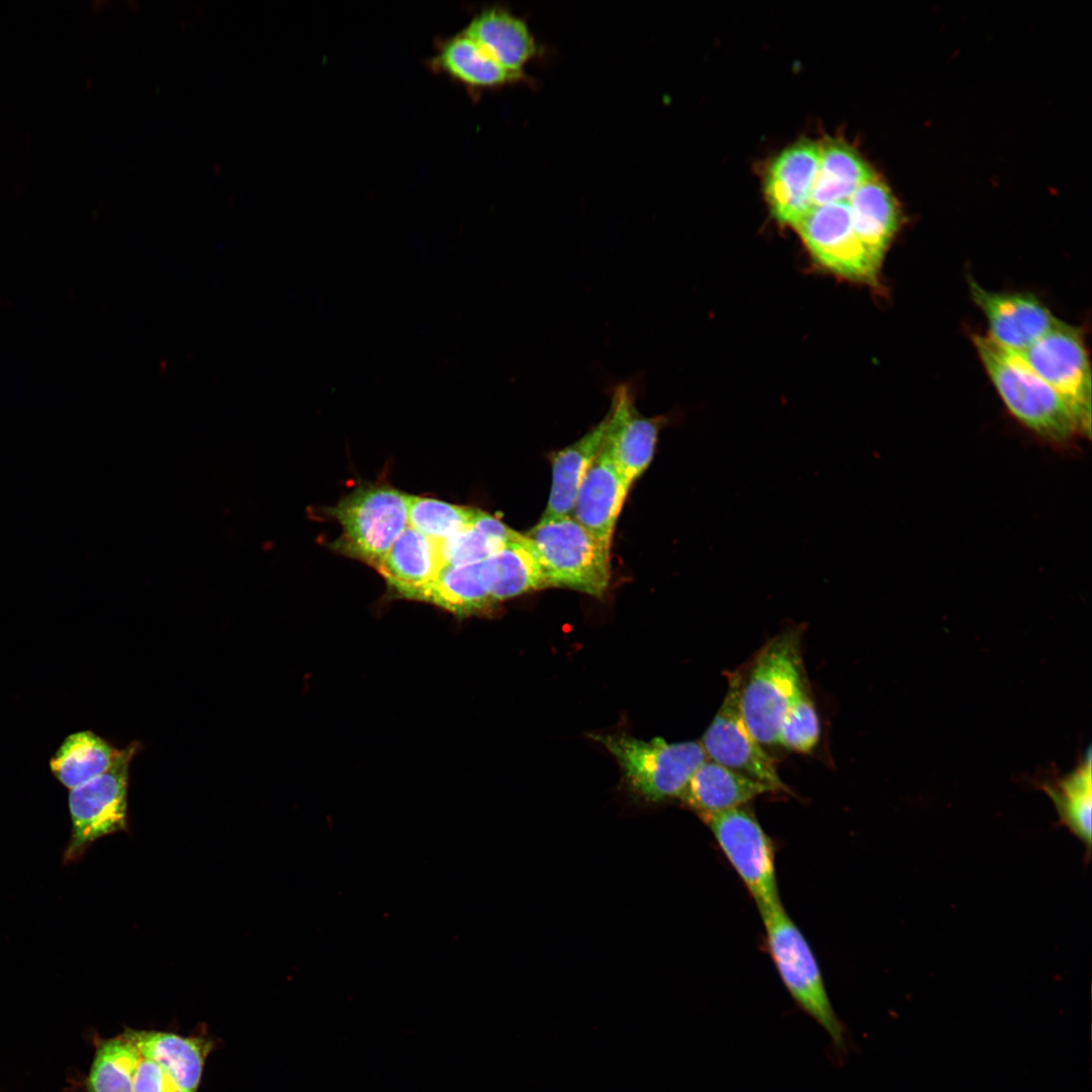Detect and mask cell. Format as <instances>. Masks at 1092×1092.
I'll list each match as a JSON object with an SVG mask.
<instances>
[{"instance_id": "cell-24", "label": "cell", "mask_w": 1092, "mask_h": 1092, "mask_svg": "<svg viewBox=\"0 0 1092 1092\" xmlns=\"http://www.w3.org/2000/svg\"><path fill=\"white\" fill-rule=\"evenodd\" d=\"M1091 761V750L1088 748L1069 774L1051 776L1037 783L1052 800L1060 825L1074 834L1088 853L1092 840Z\"/></svg>"}, {"instance_id": "cell-19", "label": "cell", "mask_w": 1092, "mask_h": 1092, "mask_svg": "<svg viewBox=\"0 0 1092 1092\" xmlns=\"http://www.w3.org/2000/svg\"><path fill=\"white\" fill-rule=\"evenodd\" d=\"M769 792L774 790L707 759L693 774L678 799L704 817L742 807Z\"/></svg>"}, {"instance_id": "cell-10", "label": "cell", "mask_w": 1092, "mask_h": 1092, "mask_svg": "<svg viewBox=\"0 0 1092 1092\" xmlns=\"http://www.w3.org/2000/svg\"><path fill=\"white\" fill-rule=\"evenodd\" d=\"M795 229L819 266L850 281L878 282L881 267L856 236L847 201L813 205Z\"/></svg>"}, {"instance_id": "cell-29", "label": "cell", "mask_w": 1092, "mask_h": 1092, "mask_svg": "<svg viewBox=\"0 0 1092 1092\" xmlns=\"http://www.w3.org/2000/svg\"><path fill=\"white\" fill-rule=\"evenodd\" d=\"M140 1059V1052L124 1034L99 1041L87 1079L88 1092H133Z\"/></svg>"}, {"instance_id": "cell-20", "label": "cell", "mask_w": 1092, "mask_h": 1092, "mask_svg": "<svg viewBox=\"0 0 1092 1092\" xmlns=\"http://www.w3.org/2000/svg\"><path fill=\"white\" fill-rule=\"evenodd\" d=\"M853 230L881 267L899 226L900 210L888 186L874 176L847 200Z\"/></svg>"}, {"instance_id": "cell-3", "label": "cell", "mask_w": 1092, "mask_h": 1092, "mask_svg": "<svg viewBox=\"0 0 1092 1092\" xmlns=\"http://www.w3.org/2000/svg\"><path fill=\"white\" fill-rule=\"evenodd\" d=\"M617 760L630 790L647 802L678 798L696 769L707 760L698 741L642 740L625 734L593 733Z\"/></svg>"}, {"instance_id": "cell-6", "label": "cell", "mask_w": 1092, "mask_h": 1092, "mask_svg": "<svg viewBox=\"0 0 1092 1092\" xmlns=\"http://www.w3.org/2000/svg\"><path fill=\"white\" fill-rule=\"evenodd\" d=\"M534 544L548 587L602 598L610 582V548L571 517L544 520L526 534Z\"/></svg>"}, {"instance_id": "cell-26", "label": "cell", "mask_w": 1092, "mask_h": 1092, "mask_svg": "<svg viewBox=\"0 0 1092 1092\" xmlns=\"http://www.w3.org/2000/svg\"><path fill=\"white\" fill-rule=\"evenodd\" d=\"M874 176L873 169L853 148L839 140H826L820 143L812 203L847 201L860 185Z\"/></svg>"}, {"instance_id": "cell-22", "label": "cell", "mask_w": 1092, "mask_h": 1092, "mask_svg": "<svg viewBox=\"0 0 1092 1092\" xmlns=\"http://www.w3.org/2000/svg\"><path fill=\"white\" fill-rule=\"evenodd\" d=\"M418 601L442 608L459 618L485 615L496 606L488 589L482 562L443 565Z\"/></svg>"}, {"instance_id": "cell-25", "label": "cell", "mask_w": 1092, "mask_h": 1092, "mask_svg": "<svg viewBox=\"0 0 1092 1092\" xmlns=\"http://www.w3.org/2000/svg\"><path fill=\"white\" fill-rule=\"evenodd\" d=\"M432 66L471 89H494L519 82L464 32L442 42Z\"/></svg>"}, {"instance_id": "cell-8", "label": "cell", "mask_w": 1092, "mask_h": 1092, "mask_svg": "<svg viewBox=\"0 0 1092 1092\" xmlns=\"http://www.w3.org/2000/svg\"><path fill=\"white\" fill-rule=\"evenodd\" d=\"M1017 354L1060 396L1077 433L1089 437L1091 371L1081 333L1059 320L1045 335Z\"/></svg>"}, {"instance_id": "cell-21", "label": "cell", "mask_w": 1092, "mask_h": 1092, "mask_svg": "<svg viewBox=\"0 0 1092 1092\" xmlns=\"http://www.w3.org/2000/svg\"><path fill=\"white\" fill-rule=\"evenodd\" d=\"M492 600L497 604L548 587L538 552L526 534L518 533L482 561Z\"/></svg>"}, {"instance_id": "cell-31", "label": "cell", "mask_w": 1092, "mask_h": 1092, "mask_svg": "<svg viewBox=\"0 0 1092 1092\" xmlns=\"http://www.w3.org/2000/svg\"><path fill=\"white\" fill-rule=\"evenodd\" d=\"M820 736L819 718L815 706L803 687L781 722L777 743L797 751L810 752Z\"/></svg>"}, {"instance_id": "cell-18", "label": "cell", "mask_w": 1092, "mask_h": 1092, "mask_svg": "<svg viewBox=\"0 0 1092 1092\" xmlns=\"http://www.w3.org/2000/svg\"><path fill=\"white\" fill-rule=\"evenodd\" d=\"M123 1034L168 1074L179 1092L197 1091L209 1041L155 1030L127 1029Z\"/></svg>"}, {"instance_id": "cell-30", "label": "cell", "mask_w": 1092, "mask_h": 1092, "mask_svg": "<svg viewBox=\"0 0 1092 1092\" xmlns=\"http://www.w3.org/2000/svg\"><path fill=\"white\" fill-rule=\"evenodd\" d=\"M476 509L439 499L407 494L408 526L426 537L441 542L467 528Z\"/></svg>"}, {"instance_id": "cell-32", "label": "cell", "mask_w": 1092, "mask_h": 1092, "mask_svg": "<svg viewBox=\"0 0 1092 1092\" xmlns=\"http://www.w3.org/2000/svg\"><path fill=\"white\" fill-rule=\"evenodd\" d=\"M133 1092H179L168 1074L141 1055L133 1077Z\"/></svg>"}, {"instance_id": "cell-12", "label": "cell", "mask_w": 1092, "mask_h": 1092, "mask_svg": "<svg viewBox=\"0 0 1092 1092\" xmlns=\"http://www.w3.org/2000/svg\"><path fill=\"white\" fill-rule=\"evenodd\" d=\"M605 420L604 445L619 473L631 486L650 464L659 431L667 419L641 415L636 406L632 382L625 381L613 388Z\"/></svg>"}, {"instance_id": "cell-15", "label": "cell", "mask_w": 1092, "mask_h": 1092, "mask_svg": "<svg viewBox=\"0 0 1092 1092\" xmlns=\"http://www.w3.org/2000/svg\"><path fill=\"white\" fill-rule=\"evenodd\" d=\"M630 487L603 443L579 484L572 518L610 548Z\"/></svg>"}, {"instance_id": "cell-13", "label": "cell", "mask_w": 1092, "mask_h": 1092, "mask_svg": "<svg viewBox=\"0 0 1092 1092\" xmlns=\"http://www.w3.org/2000/svg\"><path fill=\"white\" fill-rule=\"evenodd\" d=\"M970 290L973 300L987 318L988 336L1010 351H1024L1059 322L1042 302L1030 294L994 292L975 281L970 282Z\"/></svg>"}, {"instance_id": "cell-23", "label": "cell", "mask_w": 1092, "mask_h": 1092, "mask_svg": "<svg viewBox=\"0 0 1092 1092\" xmlns=\"http://www.w3.org/2000/svg\"><path fill=\"white\" fill-rule=\"evenodd\" d=\"M605 431L604 418L576 442L553 455L551 489L541 519L572 518L579 484L602 449Z\"/></svg>"}, {"instance_id": "cell-17", "label": "cell", "mask_w": 1092, "mask_h": 1092, "mask_svg": "<svg viewBox=\"0 0 1092 1092\" xmlns=\"http://www.w3.org/2000/svg\"><path fill=\"white\" fill-rule=\"evenodd\" d=\"M442 566L438 542L407 526L376 569L397 597L418 601Z\"/></svg>"}, {"instance_id": "cell-7", "label": "cell", "mask_w": 1092, "mask_h": 1092, "mask_svg": "<svg viewBox=\"0 0 1092 1092\" xmlns=\"http://www.w3.org/2000/svg\"><path fill=\"white\" fill-rule=\"evenodd\" d=\"M140 744L132 742L100 776L70 790L69 810L72 832L64 852V862L78 860L97 839L127 830V790L129 764Z\"/></svg>"}, {"instance_id": "cell-9", "label": "cell", "mask_w": 1092, "mask_h": 1092, "mask_svg": "<svg viewBox=\"0 0 1092 1092\" xmlns=\"http://www.w3.org/2000/svg\"><path fill=\"white\" fill-rule=\"evenodd\" d=\"M702 818L759 911L780 904L775 847L752 812L742 806Z\"/></svg>"}, {"instance_id": "cell-5", "label": "cell", "mask_w": 1092, "mask_h": 1092, "mask_svg": "<svg viewBox=\"0 0 1092 1092\" xmlns=\"http://www.w3.org/2000/svg\"><path fill=\"white\" fill-rule=\"evenodd\" d=\"M341 526L332 547L374 568L408 526L407 494L386 484L357 486L330 510Z\"/></svg>"}, {"instance_id": "cell-28", "label": "cell", "mask_w": 1092, "mask_h": 1092, "mask_svg": "<svg viewBox=\"0 0 1092 1092\" xmlns=\"http://www.w3.org/2000/svg\"><path fill=\"white\" fill-rule=\"evenodd\" d=\"M516 534L497 518L476 509L467 528L438 542L442 563L467 565L482 562Z\"/></svg>"}, {"instance_id": "cell-2", "label": "cell", "mask_w": 1092, "mask_h": 1092, "mask_svg": "<svg viewBox=\"0 0 1092 1092\" xmlns=\"http://www.w3.org/2000/svg\"><path fill=\"white\" fill-rule=\"evenodd\" d=\"M985 370L1009 412L1043 440L1066 444L1077 434L1056 391L1016 353L988 335L973 338Z\"/></svg>"}, {"instance_id": "cell-27", "label": "cell", "mask_w": 1092, "mask_h": 1092, "mask_svg": "<svg viewBox=\"0 0 1092 1092\" xmlns=\"http://www.w3.org/2000/svg\"><path fill=\"white\" fill-rule=\"evenodd\" d=\"M119 750L92 731H78L67 736L52 756L51 770L72 790L106 771Z\"/></svg>"}, {"instance_id": "cell-14", "label": "cell", "mask_w": 1092, "mask_h": 1092, "mask_svg": "<svg viewBox=\"0 0 1092 1092\" xmlns=\"http://www.w3.org/2000/svg\"><path fill=\"white\" fill-rule=\"evenodd\" d=\"M819 157L820 144L804 140L786 148L769 164L763 190L769 210L779 222L796 228L813 206Z\"/></svg>"}, {"instance_id": "cell-4", "label": "cell", "mask_w": 1092, "mask_h": 1092, "mask_svg": "<svg viewBox=\"0 0 1092 1092\" xmlns=\"http://www.w3.org/2000/svg\"><path fill=\"white\" fill-rule=\"evenodd\" d=\"M769 953L792 998L829 1035L845 1046V1028L829 999L819 965L805 936L782 903L759 911Z\"/></svg>"}, {"instance_id": "cell-16", "label": "cell", "mask_w": 1092, "mask_h": 1092, "mask_svg": "<svg viewBox=\"0 0 1092 1092\" xmlns=\"http://www.w3.org/2000/svg\"><path fill=\"white\" fill-rule=\"evenodd\" d=\"M463 32L504 69L522 78L538 51L528 24L502 7L483 9Z\"/></svg>"}, {"instance_id": "cell-11", "label": "cell", "mask_w": 1092, "mask_h": 1092, "mask_svg": "<svg viewBox=\"0 0 1092 1092\" xmlns=\"http://www.w3.org/2000/svg\"><path fill=\"white\" fill-rule=\"evenodd\" d=\"M742 672L729 677L724 700L705 731L701 745L707 759L761 783L774 792L788 790L774 759L748 729L740 709Z\"/></svg>"}, {"instance_id": "cell-1", "label": "cell", "mask_w": 1092, "mask_h": 1092, "mask_svg": "<svg viewBox=\"0 0 1092 1092\" xmlns=\"http://www.w3.org/2000/svg\"><path fill=\"white\" fill-rule=\"evenodd\" d=\"M801 635L792 627L772 637L742 674L741 714L760 744L777 743L786 711L804 687Z\"/></svg>"}]
</instances>
